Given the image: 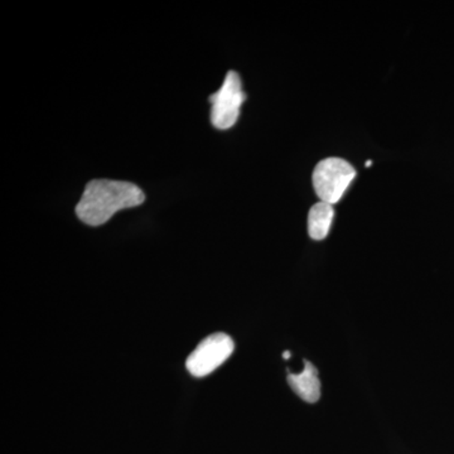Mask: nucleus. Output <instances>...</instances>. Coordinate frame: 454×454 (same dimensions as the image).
<instances>
[{
	"instance_id": "6",
	"label": "nucleus",
	"mask_w": 454,
	"mask_h": 454,
	"mask_svg": "<svg viewBox=\"0 0 454 454\" xmlns=\"http://www.w3.org/2000/svg\"><path fill=\"white\" fill-rule=\"evenodd\" d=\"M334 216L333 205L319 201L309 214V234L313 240H324L330 232Z\"/></svg>"
},
{
	"instance_id": "4",
	"label": "nucleus",
	"mask_w": 454,
	"mask_h": 454,
	"mask_svg": "<svg viewBox=\"0 0 454 454\" xmlns=\"http://www.w3.org/2000/svg\"><path fill=\"white\" fill-rule=\"evenodd\" d=\"M235 345L226 333H215L206 337L188 356V372L195 378H205L219 369L234 352Z\"/></svg>"
},
{
	"instance_id": "8",
	"label": "nucleus",
	"mask_w": 454,
	"mask_h": 454,
	"mask_svg": "<svg viewBox=\"0 0 454 454\" xmlns=\"http://www.w3.org/2000/svg\"><path fill=\"white\" fill-rule=\"evenodd\" d=\"M372 160H367L366 167H370V166H372Z\"/></svg>"
},
{
	"instance_id": "1",
	"label": "nucleus",
	"mask_w": 454,
	"mask_h": 454,
	"mask_svg": "<svg viewBox=\"0 0 454 454\" xmlns=\"http://www.w3.org/2000/svg\"><path fill=\"white\" fill-rule=\"evenodd\" d=\"M145 201V195L137 184L113 179H95L83 191L77 203L76 214L89 226H101L116 212L137 207Z\"/></svg>"
},
{
	"instance_id": "2",
	"label": "nucleus",
	"mask_w": 454,
	"mask_h": 454,
	"mask_svg": "<svg viewBox=\"0 0 454 454\" xmlns=\"http://www.w3.org/2000/svg\"><path fill=\"white\" fill-rule=\"evenodd\" d=\"M355 177L356 170L345 160L327 158L317 164L313 172V187L322 202L334 205L342 199Z\"/></svg>"
},
{
	"instance_id": "7",
	"label": "nucleus",
	"mask_w": 454,
	"mask_h": 454,
	"mask_svg": "<svg viewBox=\"0 0 454 454\" xmlns=\"http://www.w3.org/2000/svg\"><path fill=\"white\" fill-rule=\"evenodd\" d=\"M283 357L284 358H291V352H289V351L284 352Z\"/></svg>"
},
{
	"instance_id": "5",
	"label": "nucleus",
	"mask_w": 454,
	"mask_h": 454,
	"mask_svg": "<svg viewBox=\"0 0 454 454\" xmlns=\"http://www.w3.org/2000/svg\"><path fill=\"white\" fill-rule=\"evenodd\" d=\"M288 384L293 391L306 403L318 402L321 397V381L318 372L309 361H304V369L301 373H291Z\"/></svg>"
},
{
	"instance_id": "3",
	"label": "nucleus",
	"mask_w": 454,
	"mask_h": 454,
	"mask_svg": "<svg viewBox=\"0 0 454 454\" xmlns=\"http://www.w3.org/2000/svg\"><path fill=\"white\" fill-rule=\"evenodd\" d=\"M247 100L240 76L234 71L227 73L219 91L211 95V122L216 129L226 130L234 127L240 115V107Z\"/></svg>"
}]
</instances>
